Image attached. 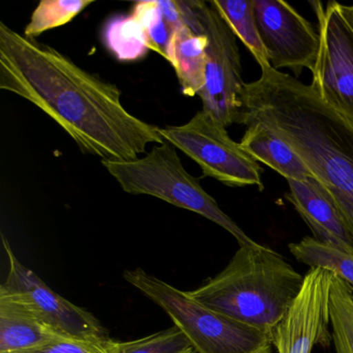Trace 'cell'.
<instances>
[{
    "mask_svg": "<svg viewBox=\"0 0 353 353\" xmlns=\"http://www.w3.org/2000/svg\"><path fill=\"white\" fill-rule=\"evenodd\" d=\"M1 239L10 265L9 274L1 286L17 293L49 327L61 336L81 340L109 339L92 313L54 292L36 272L19 261L5 235Z\"/></svg>",
    "mask_w": 353,
    "mask_h": 353,
    "instance_id": "obj_11",
    "label": "cell"
},
{
    "mask_svg": "<svg viewBox=\"0 0 353 353\" xmlns=\"http://www.w3.org/2000/svg\"><path fill=\"white\" fill-rule=\"evenodd\" d=\"M353 6V5H352Z\"/></svg>",
    "mask_w": 353,
    "mask_h": 353,
    "instance_id": "obj_25",
    "label": "cell"
},
{
    "mask_svg": "<svg viewBox=\"0 0 353 353\" xmlns=\"http://www.w3.org/2000/svg\"><path fill=\"white\" fill-rule=\"evenodd\" d=\"M163 139L195 161L205 176L229 187L256 185L263 191V172L254 160L231 139L226 128L203 110L179 127L160 128Z\"/></svg>",
    "mask_w": 353,
    "mask_h": 353,
    "instance_id": "obj_6",
    "label": "cell"
},
{
    "mask_svg": "<svg viewBox=\"0 0 353 353\" xmlns=\"http://www.w3.org/2000/svg\"><path fill=\"white\" fill-rule=\"evenodd\" d=\"M61 334L49 327L17 293L0 286V353L44 344Z\"/></svg>",
    "mask_w": 353,
    "mask_h": 353,
    "instance_id": "obj_13",
    "label": "cell"
},
{
    "mask_svg": "<svg viewBox=\"0 0 353 353\" xmlns=\"http://www.w3.org/2000/svg\"><path fill=\"white\" fill-rule=\"evenodd\" d=\"M0 88L46 113L83 154L129 162L148 144L164 143L160 128L121 104L117 85L76 65L53 47L0 22Z\"/></svg>",
    "mask_w": 353,
    "mask_h": 353,
    "instance_id": "obj_1",
    "label": "cell"
},
{
    "mask_svg": "<svg viewBox=\"0 0 353 353\" xmlns=\"http://www.w3.org/2000/svg\"><path fill=\"white\" fill-rule=\"evenodd\" d=\"M159 9L162 13L163 18L170 26L172 32L181 26H185V20H183V11H181V6L179 1H170V0H157Z\"/></svg>",
    "mask_w": 353,
    "mask_h": 353,
    "instance_id": "obj_24",
    "label": "cell"
},
{
    "mask_svg": "<svg viewBox=\"0 0 353 353\" xmlns=\"http://www.w3.org/2000/svg\"><path fill=\"white\" fill-rule=\"evenodd\" d=\"M208 38L197 34L188 26L176 28L171 37L168 61L172 65L187 97L199 96L205 84Z\"/></svg>",
    "mask_w": 353,
    "mask_h": 353,
    "instance_id": "obj_15",
    "label": "cell"
},
{
    "mask_svg": "<svg viewBox=\"0 0 353 353\" xmlns=\"http://www.w3.org/2000/svg\"><path fill=\"white\" fill-rule=\"evenodd\" d=\"M92 3L90 0H42L32 12L23 34L36 39L47 30L65 26Z\"/></svg>",
    "mask_w": 353,
    "mask_h": 353,
    "instance_id": "obj_20",
    "label": "cell"
},
{
    "mask_svg": "<svg viewBox=\"0 0 353 353\" xmlns=\"http://www.w3.org/2000/svg\"><path fill=\"white\" fill-rule=\"evenodd\" d=\"M212 3L258 65H268L270 59L260 37L253 0H212Z\"/></svg>",
    "mask_w": 353,
    "mask_h": 353,
    "instance_id": "obj_18",
    "label": "cell"
},
{
    "mask_svg": "<svg viewBox=\"0 0 353 353\" xmlns=\"http://www.w3.org/2000/svg\"><path fill=\"white\" fill-rule=\"evenodd\" d=\"M243 84L235 123L261 125L282 138L323 185L353 239V121L321 100L311 84L261 65Z\"/></svg>",
    "mask_w": 353,
    "mask_h": 353,
    "instance_id": "obj_2",
    "label": "cell"
},
{
    "mask_svg": "<svg viewBox=\"0 0 353 353\" xmlns=\"http://www.w3.org/2000/svg\"><path fill=\"white\" fill-rule=\"evenodd\" d=\"M303 283L280 253L255 241L239 245L220 274L189 294L216 313L272 334Z\"/></svg>",
    "mask_w": 353,
    "mask_h": 353,
    "instance_id": "obj_3",
    "label": "cell"
},
{
    "mask_svg": "<svg viewBox=\"0 0 353 353\" xmlns=\"http://www.w3.org/2000/svg\"><path fill=\"white\" fill-rule=\"evenodd\" d=\"M260 37L272 69H289L299 77L313 72L319 34L292 6L283 0H253Z\"/></svg>",
    "mask_w": 353,
    "mask_h": 353,
    "instance_id": "obj_10",
    "label": "cell"
},
{
    "mask_svg": "<svg viewBox=\"0 0 353 353\" xmlns=\"http://www.w3.org/2000/svg\"><path fill=\"white\" fill-rule=\"evenodd\" d=\"M106 340H81L59 336L44 344L10 353H108Z\"/></svg>",
    "mask_w": 353,
    "mask_h": 353,
    "instance_id": "obj_23",
    "label": "cell"
},
{
    "mask_svg": "<svg viewBox=\"0 0 353 353\" xmlns=\"http://www.w3.org/2000/svg\"><path fill=\"white\" fill-rule=\"evenodd\" d=\"M287 200L313 232L314 239L353 252V239L332 197L323 185L309 177L305 181L287 179Z\"/></svg>",
    "mask_w": 353,
    "mask_h": 353,
    "instance_id": "obj_12",
    "label": "cell"
},
{
    "mask_svg": "<svg viewBox=\"0 0 353 353\" xmlns=\"http://www.w3.org/2000/svg\"><path fill=\"white\" fill-rule=\"evenodd\" d=\"M123 278L170 316L196 352L272 353L270 332L216 313L141 268L125 270Z\"/></svg>",
    "mask_w": 353,
    "mask_h": 353,
    "instance_id": "obj_4",
    "label": "cell"
},
{
    "mask_svg": "<svg viewBox=\"0 0 353 353\" xmlns=\"http://www.w3.org/2000/svg\"><path fill=\"white\" fill-rule=\"evenodd\" d=\"M291 255L310 268H322L353 288V252L318 241L313 236L303 237L288 245Z\"/></svg>",
    "mask_w": 353,
    "mask_h": 353,
    "instance_id": "obj_17",
    "label": "cell"
},
{
    "mask_svg": "<svg viewBox=\"0 0 353 353\" xmlns=\"http://www.w3.org/2000/svg\"><path fill=\"white\" fill-rule=\"evenodd\" d=\"M239 144L254 160L274 169L286 181L315 179L293 148L268 128L261 125H249Z\"/></svg>",
    "mask_w": 353,
    "mask_h": 353,
    "instance_id": "obj_14",
    "label": "cell"
},
{
    "mask_svg": "<svg viewBox=\"0 0 353 353\" xmlns=\"http://www.w3.org/2000/svg\"><path fill=\"white\" fill-rule=\"evenodd\" d=\"M336 274L311 268L303 286L272 332L278 353H312L316 345L330 346V294Z\"/></svg>",
    "mask_w": 353,
    "mask_h": 353,
    "instance_id": "obj_9",
    "label": "cell"
},
{
    "mask_svg": "<svg viewBox=\"0 0 353 353\" xmlns=\"http://www.w3.org/2000/svg\"><path fill=\"white\" fill-rule=\"evenodd\" d=\"M108 353H197L185 334L177 326L138 340L107 342Z\"/></svg>",
    "mask_w": 353,
    "mask_h": 353,
    "instance_id": "obj_21",
    "label": "cell"
},
{
    "mask_svg": "<svg viewBox=\"0 0 353 353\" xmlns=\"http://www.w3.org/2000/svg\"><path fill=\"white\" fill-rule=\"evenodd\" d=\"M132 15L135 16L143 26L150 49L168 61V48L173 32L163 18L157 0L134 3Z\"/></svg>",
    "mask_w": 353,
    "mask_h": 353,
    "instance_id": "obj_22",
    "label": "cell"
},
{
    "mask_svg": "<svg viewBox=\"0 0 353 353\" xmlns=\"http://www.w3.org/2000/svg\"><path fill=\"white\" fill-rule=\"evenodd\" d=\"M208 38L205 84L199 94L202 110L212 115L221 125L235 123L241 108L243 84L241 61L236 36L212 1H192Z\"/></svg>",
    "mask_w": 353,
    "mask_h": 353,
    "instance_id": "obj_8",
    "label": "cell"
},
{
    "mask_svg": "<svg viewBox=\"0 0 353 353\" xmlns=\"http://www.w3.org/2000/svg\"><path fill=\"white\" fill-rule=\"evenodd\" d=\"M103 40L109 52L123 63L140 61L152 50L143 26L132 14L110 18L103 30Z\"/></svg>",
    "mask_w": 353,
    "mask_h": 353,
    "instance_id": "obj_16",
    "label": "cell"
},
{
    "mask_svg": "<svg viewBox=\"0 0 353 353\" xmlns=\"http://www.w3.org/2000/svg\"><path fill=\"white\" fill-rule=\"evenodd\" d=\"M319 51L311 86L328 106L353 121V6L311 1Z\"/></svg>",
    "mask_w": 353,
    "mask_h": 353,
    "instance_id": "obj_7",
    "label": "cell"
},
{
    "mask_svg": "<svg viewBox=\"0 0 353 353\" xmlns=\"http://www.w3.org/2000/svg\"><path fill=\"white\" fill-rule=\"evenodd\" d=\"M121 189L132 195H150L176 208L196 212L228 231L239 245L255 243L225 214L216 200L192 176L169 142L154 146L150 154L129 162L102 161Z\"/></svg>",
    "mask_w": 353,
    "mask_h": 353,
    "instance_id": "obj_5",
    "label": "cell"
},
{
    "mask_svg": "<svg viewBox=\"0 0 353 353\" xmlns=\"http://www.w3.org/2000/svg\"><path fill=\"white\" fill-rule=\"evenodd\" d=\"M330 325L336 353H353V294L336 276L330 294Z\"/></svg>",
    "mask_w": 353,
    "mask_h": 353,
    "instance_id": "obj_19",
    "label": "cell"
}]
</instances>
